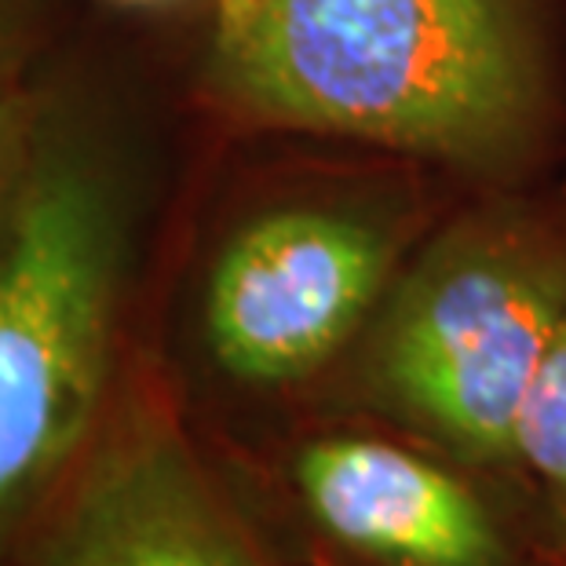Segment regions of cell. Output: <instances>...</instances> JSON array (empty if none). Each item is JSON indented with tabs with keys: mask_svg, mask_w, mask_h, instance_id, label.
Here are the masks:
<instances>
[{
	"mask_svg": "<svg viewBox=\"0 0 566 566\" xmlns=\"http://www.w3.org/2000/svg\"><path fill=\"white\" fill-rule=\"evenodd\" d=\"M205 88L245 125L504 172L552 128L530 0H242L216 15Z\"/></svg>",
	"mask_w": 566,
	"mask_h": 566,
	"instance_id": "1",
	"label": "cell"
},
{
	"mask_svg": "<svg viewBox=\"0 0 566 566\" xmlns=\"http://www.w3.org/2000/svg\"><path fill=\"white\" fill-rule=\"evenodd\" d=\"M122 289L114 176L48 122L0 245V566H22L111 417Z\"/></svg>",
	"mask_w": 566,
	"mask_h": 566,
	"instance_id": "2",
	"label": "cell"
},
{
	"mask_svg": "<svg viewBox=\"0 0 566 566\" xmlns=\"http://www.w3.org/2000/svg\"><path fill=\"white\" fill-rule=\"evenodd\" d=\"M566 325V216L501 201L417 252L369 322L366 395L468 464H515V428Z\"/></svg>",
	"mask_w": 566,
	"mask_h": 566,
	"instance_id": "3",
	"label": "cell"
},
{
	"mask_svg": "<svg viewBox=\"0 0 566 566\" xmlns=\"http://www.w3.org/2000/svg\"><path fill=\"white\" fill-rule=\"evenodd\" d=\"M402 252V223L369 205L293 201L252 216L205 279L212 363L245 388L304 384L373 322Z\"/></svg>",
	"mask_w": 566,
	"mask_h": 566,
	"instance_id": "4",
	"label": "cell"
},
{
	"mask_svg": "<svg viewBox=\"0 0 566 566\" xmlns=\"http://www.w3.org/2000/svg\"><path fill=\"white\" fill-rule=\"evenodd\" d=\"M22 566H271L168 399L139 384L70 479Z\"/></svg>",
	"mask_w": 566,
	"mask_h": 566,
	"instance_id": "5",
	"label": "cell"
},
{
	"mask_svg": "<svg viewBox=\"0 0 566 566\" xmlns=\"http://www.w3.org/2000/svg\"><path fill=\"white\" fill-rule=\"evenodd\" d=\"M289 479L325 537L377 566H515L483 497L399 442L311 439Z\"/></svg>",
	"mask_w": 566,
	"mask_h": 566,
	"instance_id": "6",
	"label": "cell"
},
{
	"mask_svg": "<svg viewBox=\"0 0 566 566\" xmlns=\"http://www.w3.org/2000/svg\"><path fill=\"white\" fill-rule=\"evenodd\" d=\"M515 464H526L566 523V325L541 366L515 428Z\"/></svg>",
	"mask_w": 566,
	"mask_h": 566,
	"instance_id": "7",
	"label": "cell"
},
{
	"mask_svg": "<svg viewBox=\"0 0 566 566\" xmlns=\"http://www.w3.org/2000/svg\"><path fill=\"white\" fill-rule=\"evenodd\" d=\"M44 125L48 117L41 114L38 95L22 81V66L0 74V245L27 190Z\"/></svg>",
	"mask_w": 566,
	"mask_h": 566,
	"instance_id": "8",
	"label": "cell"
},
{
	"mask_svg": "<svg viewBox=\"0 0 566 566\" xmlns=\"http://www.w3.org/2000/svg\"><path fill=\"white\" fill-rule=\"evenodd\" d=\"M27 15H30V0H0V74L22 66Z\"/></svg>",
	"mask_w": 566,
	"mask_h": 566,
	"instance_id": "9",
	"label": "cell"
},
{
	"mask_svg": "<svg viewBox=\"0 0 566 566\" xmlns=\"http://www.w3.org/2000/svg\"><path fill=\"white\" fill-rule=\"evenodd\" d=\"M234 4H242V0H216V15H223V11H231Z\"/></svg>",
	"mask_w": 566,
	"mask_h": 566,
	"instance_id": "10",
	"label": "cell"
},
{
	"mask_svg": "<svg viewBox=\"0 0 566 566\" xmlns=\"http://www.w3.org/2000/svg\"><path fill=\"white\" fill-rule=\"evenodd\" d=\"M117 4H161V0H117Z\"/></svg>",
	"mask_w": 566,
	"mask_h": 566,
	"instance_id": "11",
	"label": "cell"
}]
</instances>
